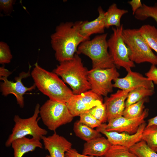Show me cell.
Listing matches in <instances>:
<instances>
[{
  "label": "cell",
  "instance_id": "6da1fadb",
  "mask_svg": "<svg viewBox=\"0 0 157 157\" xmlns=\"http://www.w3.org/2000/svg\"><path fill=\"white\" fill-rule=\"evenodd\" d=\"M80 21L62 22L57 26L51 35V43L59 62L72 59L83 42L90 40L81 35L78 31Z\"/></svg>",
  "mask_w": 157,
  "mask_h": 157
},
{
  "label": "cell",
  "instance_id": "7a4b0ae2",
  "mask_svg": "<svg viewBox=\"0 0 157 157\" xmlns=\"http://www.w3.org/2000/svg\"><path fill=\"white\" fill-rule=\"evenodd\" d=\"M31 75L36 87L52 100L66 103L74 95L72 91L54 72L40 67L37 63Z\"/></svg>",
  "mask_w": 157,
  "mask_h": 157
},
{
  "label": "cell",
  "instance_id": "3957f363",
  "mask_svg": "<svg viewBox=\"0 0 157 157\" xmlns=\"http://www.w3.org/2000/svg\"><path fill=\"white\" fill-rule=\"evenodd\" d=\"M88 71L76 53L72 59L60 62L53 72L70 86L74 94H78L91 90Z\"/></svg>",
  "mask_w": 157,
  "mask_h": 157
},
{
  "label": "cell",
  "instance_id": "277c9868",
  "mask_svg": "<svg viewBox=\"0 0 157 157\" xmlns=\"http://www.w3.org/2000/svg\"><path fill=\"white\" fill-rule=\"evenodd\" d=\"M107 33L86 40L79 46L76 53L88 56L91 60L92 68L107 69L116 67L108 51Z\"/></svg>",
  "mask_w": 157,
  "mask_h": 157
},
{
  "label": "cell",
  "instance_id": "5b68a950",
  "mask_svg": "<svg viewBox=\"0 0 157 157\" xmlns=\"http://www.w3.org/2000/svg\"><path fill=\"white\" fill-rule=\"evenodd\" d=\"M122 35L132 61L137 64L147 62L157 65V56L142 36L139 29H124Z\"/></svg>",
  "mask_w": 157,
  "mask_h": 157
},
{
  "label": "cell",
  "instance_id": "8992f818",
  "mask_svg": "<svg viewBox=\"0 0 157 157\" xmlns=\"http://www.w3.org/2000/svg\"><path fill=\"white\" fill-rule=\"evenodd\" d=\"M40 108V104H37L33 114L28 118H22L17 115L14 116L13 120L15 125L11 133L5 142L6 147L11 146L15 140L27 135H31L32 138L40 140L43 136L47 134V131L40 127L38 124V122L40 119V117L38 118Z\"/></svg>",
  "mask_w": 157,
  "mask_h": 157
},
{
  "label": "cell",
  "instance_id": "52a82bcc",
  "mask_svg": "<svg viewBox=\"0 0 157 157\" xmlns=\"http://www.w3.org/2000/svg\"><path fill=\"white\" fill-rule=\"evenodd\" d=\"M39 114L45 125L54 131L60 126L71 122L74 117L66 103L49 99L40 107Z\"/></svg>",
  "mask_w": 157,
  "mask_h": 157
},
{
  "label": "cell",
  "instance_id": "ba28073f",
  "mask_svg": "<svg viewBox=\"0 0 157 157\" xmlns=\"http://www.w3.org/2000/svg\"><path fill=\"white\" fill-rule=\"evenodd\" d=\"M124 29L122 24L119 27H113V33L108 43L109 53L116 67H122L128 72L135 65L129 58V49L123 37Z\"/></svg>",
  "mask_w": 157,
  "mask_h": 157
},
{
  "label": "cell",
  "instance_id": "9c48e42d",
  "mask_svg": "<svg viewBox=\"0 0 157 157\" xmlns=\"http://www.w3.org/2000/svg\"><path fill=\"white\" fill-rule=\"evenodd\" d=\"M119 76L116 67L107 69L92 68L88 71V79L91 90L97 94L107 97L113 92L112 82Z\"/></svg>",
  "mask_w": 157,
  "mask_h": 157
},
{
  "label": "cell",
  "instance_id": "30bf717a",
  "mask_svg": "<svg viewBox=\"0 0 157 157\" xmlns=\"http://www.w3.org/2000/svg\"><path fill=\"white\" fill-rule=\"evenodd\" d=\"M102 96L90 90L78 94H74L66 104L72 115L79 116L93 107L103 103Z\"/></svg>",
  "mask_w": 157,
  "mask_h": 157
},
{
  "label": "cell",
  "instance_id": "8fae6325",
  "mask_svg": "<svg viewBox=\"0 0 157 157\" xmlns=\"http://www.w3.org/2000/svg\"><path fill=\"white\" fill-rule=\"evenodd\" d=\"M30 69V67L27 72H22L20 73L18 76L15 78V82L9 81L6 77L0 78V80L3 81L1 82L0 84L2 94L5 96H7L10 94H13L16 98L17 104L21 108H23L24 106V95L27 92L35 90L36 87L34 83L30 87H26L22 82L23 79L31 76Z\"/></svg>",
  "mask_w": 157,
  "mask_h": 157
},
{
  "label": "cell",
  "instance_id": "7c38bea8",
  "mask_svg": "<svg viewBox=\"0 0 157 157\" xmlns=\"http://www.w3.org/2000/svg\"><path fill=\"white\" fill-rule=\"evenodd\" d=\"M104 124L97 128L96 130L106 137L111 145L121 146L129 149L141 140L142 132L147 125L145 122L140 126L136 133L130 134L125 132L107 131Z\"/></svg>",
  "mask_w": 157,
  "mask_h": 157
},
{
  "label": "cell",
  "instance_id": "4fadbf2b",
  "mask_svg": "<svg viewBox=\"0 0 157 157\" xmlns=\"http://www.w3.org/2000/svg\"><path fill=\"white\" fill-rule=\"evenodd\" d=\"M148 114V109H146L142 114L138 117L129 118L122 116L114 118L108 121L107 124H104L105 129L108 131L134 134L137 132L140 126L145 122L144 119Z\"/></svg>",
  "mask_w": 157,
  "mask_h": 157
},
{
  "label": "cell",
  "instance_id": "5bb4252c",
  "mask_svg": "<svg viewBox=\"0 0 157 157\" xmlns=\"http://www.w3.org/2000/svg\"><path fill=\"white\" fill-rule=\"evenodd\" d=\"M41 140L49 153L45 157H65L66 152L72 148V143L55 131L51 135L43 136Z\"/></svg>",
  "mask_w": 157,
  "mask_h": 157
},
{
  "label": "cell",
  "instance_id": "9a60e30c",
  "mask_svg": "<svg viewBox=\"0 0 157 157\" xmlns=\"http://www.w3.org/2000/svg\"><path fill=\"white\" fill-rule=\"evenodd\" d=\"M134 89L118 90L109 97H106L104 103L107 113V121L122 116L129 92Z\"/></svg>",
  "mask_w": 157,
  "mask_h": 157
},
{
  "label": "cell",
  "instance_id": "2e32d148",
  "mask_svg": "<svg viewBox=\"0 0 157 157\" xmlns=\"http://www.w3.org/2000/svg\"><path fill=\"white\" fill-rule=\"evenodd\" d=\"M127 75L124 77L118 78L114 81L113 87L120 90H127L143 87L154 89V83L147 77L144 76L139 73L131 70L127 72Z\"/></svg>",
  "mask_w": 157,
  "mask_h": 157
},
{
  "label": "cell",
  "instance_id": "e0dca14e",
  "mask_svg": "<svg viewBox=\"0 0 157 157\" xmlns=\"http://www.w3.org/2000/svg\"><path fill=\"white\" fill-rule=\"evenodd\" d=\"M98 17L94 20L80 21L78 31L83 37L90 39V36L95 34H103L105 28L104 16L105 12L101 6L98 8Z\"/></svg>",
  "mask_w": 157,
  "mask_h": 157
},
{
  "label": "cell",
  "instance_id": "ac0fdd59",
  "mask_svg": "<svg viewBox=\"0 0 157 157\" xmlns=\"http://www.w3.org/2000/svg\"><path fill=\"white\" fill-rule=\"evenodd\" d=\"M111 145L107 138L99 137L86 142L84 144L82 154L94 157L104 156Z\"/></svg>",
  "mask_w": 157,
  "mask_h": 157
},
{
  "label": "cell",
  "instance_id": "d6986e66",
  "mask_svg": "<svg viewBox=\"0 0 157 157\" xmlns=\"http://www.w3.org/2000/svg\"><path fill=\"white\" fill-rule=\"evenodd\" d=\"M40 141L26 137L15 140L11 145L14 151V157H22L25 154L33 151L37 148L42 149L43 145Z\"/></svg>",
  "mask_w": 157,
  "mask_h": 157
},
{
  "label": "cell",
  "instance_id": "ffe728a7",
  "mask_svg": "<svg viewBox=\"0 0 157 157\" xmlns=\"http://www.w3.org/2000/svg\"><path fill=\"white\" fill-rule=\"evenodd\" d=\"M128 13L127 10L119 8L116 3H113L105 13L104 20L105 28H108L112 26L119 27L122 25L120 20L122 17Z\"/></svg>",
  "mask_w": 157,
  "mask_h": 157
},
{
  "label": "cell",
  "instance_id": "44dd1931",
  "mask_svg": "<svg viewBox=\"0 0 157 157\" xmlns=\"http://www.w3.org/2000/svg\"><path fill=\"white\" fill-rule=\"evenodd\" d=\"M73 131L76 136L86 142L102 136L101 133L96 129L88 127L79 120L74 122Z\"/></svg>",
  "mask_w": 157,
  "mask_h": 157
},
{
  "label": "cell",
  "instance_id": "7402d4cb",
  "mask_svg": "<svg viewBox=\"0 0 157 157\" xmlns=\"http://www.w3.org/2000/svg\"><path fill=\"white\" fill-rule=\"evenodd\" d=\"M139 30L151 49L157 53V29L147 24L142 26Z\"/></svg>",
  "mask_w": 157,
  "mask_h": 157
},
{
  "label": "cell",
  "instance_id": "603a6c76",
  "mask_svg": "<svg viewBox=\"0 0 157 157\" xmlns=\"http://www.w3.org/2000/svg\"><path fill=\"white\" fill-rule=\"evenodd\" d=\"M154 92V89H148L143 87H138L133 89L128 94L125 102V107L152 96Z\"/></svg>",
  "mask_w": 157,
  "mask_h": 157
},
{
  "label": "cell",
  "instance_id": "cb8c5ba5",
  "mask_svg": "<svg viewBox=\"0 0 157 157\" xmlns=\"http://www.w3.org/2000/svg\"><path fill=\"white\" fill-rule=\"evenodd\" d=\"M148 97L125 107L122 116L129 118H134L140 116L144 110V103L147 101Z\"/></svg>",
  "mask_w": 157,
  "mask_h": 157
},
{
  "label": "cell",
  "instance_id": "d4e9b609",
  "mask_svg": "<svg viewBox=\"0 0 157 157\" xmlns=\"http://www.w3.org/2000/svg\"><path fill=\"white\" fill-rule=\"evenodd\" d=\"M134 15L136 19L141 21L151 18L157 24V2L153 6L143 4L142 7L136 11Z\"/></svg>",
  "mask_w": 157,
  "mask_h": 157
},
{
  "label": "cell",
  "instance_id": "484cf974",
  "mask_svg": "<svg viewBox=\"0 0 157 157\" xmlns=\"http://www.w3.org/2000/svg\"><path fill=\"white\" fill-rule=\"evenodd\" d=\"M141 140L145 142L149 147L155 151L157 149V126H146L142 134Z\"/></svg>",
  "mask_w": 157,
  "mask_h": 157
},
{
  "label": "cell",
  "instance_id": "4316f807",
  "mask_svg": "<svg viewBox=\"0 0 157 157\" xmlns=\"http://www.w3.org/2000/svg\"><path fill=\"white\" fill-rule=\"evenodd\" d=\"M138 157H157V153L149 147L146 143L141 140L129 148Z\"/></svg>",
  "mask_w": 157,
  "mask_h": 157
},
{
  "label": "cell",
  "instance_id": "83f0119b",
  "mask_svg": "<svg viewBox=\"0 0 157 157\" xmlns=\"http://www.w3.org/2000/svg\"><path fill=\"white\" fill-rule=\"evenodd\" d=\"M105 157H138L129 149L117 145H111Z\"/></svg>",
  "mask_w": 157,
  "mask_h": 157
},
{
  "label": "cell",
  "instance_id": "f1b7e54d",
  "mask_svg": "<svg viewBox=\"0 0 157 157\" xmlns=\"http://www.w3.org/2000/svg\"><path fill=\"white\" fill-rule=\"evenodd\" d=\"M87 112L102 124L107 121V110L104 103L93 107Z\"/></svg>",
  "mask_w": 157,
  "mask_h": 157
},
{
  "label": "cell",
  "instance_id": "f546056e",
  "mask_svg": "<svg viewBox=\"0 0 157 157\" xmlns=\"http://www.w3.org/2000/svg\"><path fill=\"white\" fill-rule=\"evenodd\" d=\"M13 58L9 47L3 41L0 42V63L2 65L10 63Z\"/></svg>",
  "mask_w": 157,
  "mask_h": 157
},
{
  "label": "cell",
  "instance_id": "4dcf8cb0",
  "mask_svg": "<svg viewBox=\"0 0 157 157\" xmlns=\"http://www.w3.org/2000/svg\"><path fill=\"white\" fill-rule=\"evenodd\" d=\"M79 121L88 127L93 129L100 126L102 124L87 111L81 114Z\"/></svg>",
  "mask_w": 157,
  "mask_h": 157
},
{
  "label": "cell",
  "instance_id": "1f68e13d",
  "mask_svg": "<svg viewBox=\"0 0 157 157\" xmlns=\"http://www.w3.org/2000/svg\"><path fill=\"white\" fill-rule=\"evenodd\" d=\"M15 1L13 0H0V10L6 15H9L13 9V6Z\"/></svg>",
  "mask_w": 157,
  "mask_h": 157
},
{
  "label": "cell",
  "instance_id": "d6a6232c",
  "mask_svg": "<svg viewBox=\"0 0 157 157\" xmlns=\"http://www.w3.org/2000/svg\"><path fill=\"white\" fill-rule=\"evenodd\" d=\"M146 77L154 84H157V67L152 65L149 71L145 74Z\"/></svg>",
  "mask_w": 157,
  "mask_h": 157
},
{
  "label": "cell",
  "instance_id": "836d02e7",
  "mask_svg": "<svg viewBox=\"0 0 157 157\" xmlns=\"http://www.w3.org/2000/svg\"><path fill=\"white\" fill-rule=\"evenodd\" d=\"M65 156V157H94L85 155L82 154H80L76 149L72 148H71L66 152Z\"/></svg>",
  "mask_w": 157,
  "mask_h": 157
},
{
  "label": "cell",
  "instance_id": "e575fe53",
  "mask_svg": "<svg viewBox=\"0 0 157 157\" xmlns=\"http://www.w3.org/2000/svg\"><path fill=\"white\" fill-rule=\"evenodd\" d=\"M128 3L131 6L133 15H134L136 11L141 8L143 5L140 0H132L128 1Z\"/></svg>",
  "mask_w": 157,
  "mask_h": 157
},
{
  "label": "cell",
  "instance_id": "d590c367",
  "mask_svg": "<svg viewBox=\"0 0 157 157\" xmlns=\"http://www.w3.org/2000/svg\"><path fill=\"white\" fill-rule=\"evenodd\" d=\"M11 74L12 72L5 68L4 66L0 67V78L3 77L7 78Z\"/></svg>",
  "mask_w": 157,
  "mask_h": 157
},
{
  "label": "cell",
  "instance_id": "8d00e7d4",
  "mask_svg": "<svg viewBox=\"0 0 157 157\" xmlns=\"http://www.w3.org/2000/svg\"><path fill=\"white\" fill-rule=\"evenodd\" d=\"M152 125H156L157 126V115L148 119V123L146 126L148 127Z\"/></svg>",
  "mask_w": 157,
  "mask_h": 157
},
{
  "label": "cell",
  "instance_id": "74e56055",
  "mask_svg": "<svg viewBox=\"0 0 157 157\" xmlns=\"http://www.w3.org/2000/svg\"><path fill=\"white\" fill-rule=\"evenodd\" d=\"M155 151L156 152H157V149H155Z\"/></svg>",
  "mask_w": 157,
  "mask_h": 157
}]
</instances>
